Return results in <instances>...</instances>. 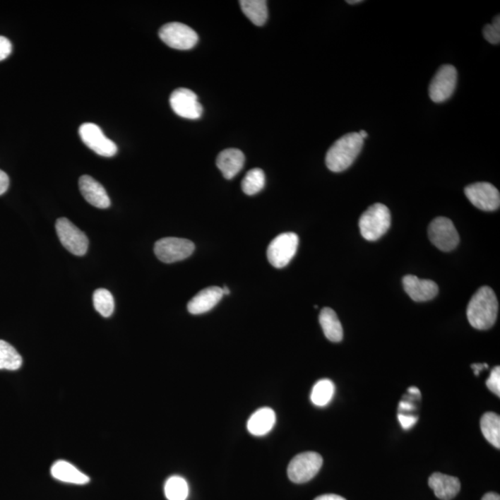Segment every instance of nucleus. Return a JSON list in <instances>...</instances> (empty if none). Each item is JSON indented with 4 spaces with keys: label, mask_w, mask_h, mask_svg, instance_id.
<instances>
[{
    "label": "nucleus",
    "mask_w": 500,
    "mask_h": 500,
    "mask_svg": "<svg viewBox=\"0 0 500 500\" xmlns=\"http://www.w3.org/2000/svg\"><path fill=\"white\" fill-rule=\"evenodd\" d=\"M499 302L489 287H482L473 294L467 306V318L473 328L487 330L498 318Z\"/></svg>",
    "instance_id": "nucleus-1"
},
{
    "label": "nucleus",
    "mask_w": 500,
    "mask_h": 500,
    "mask_svg": "<svg viewBox=\"0 0 500 500\" xmlns=\"http://www.w3.org/2000/svg\"><path fill=\"white\" fill-rule=\"evenodd\" d=\"M363 139L359 133H347L339 138L327 151V168L333 172H341L350 168L361 153Z\"/></svg>",
    "instance_id": "nucleus-2"
},
{
    "label": "nucleus",
    "mask_w": 500,
    "mask_h": 500,
    "mask_svg": "<svg viewBox=\"0 0 500 500\" xmlns=\"http://www.w3.org/2000/svg\"><path fill=\"white\" fill-rule=\"evenodd\" d=\"M391 214L386 205L375 203L369 207L359 218V226L364 239L376 241L388 231Z\"/></svg>",
    "instance_id": "nucleus-3"
},
{
    "label": "nucleus",
    "mask_w": 500,
    "mask_h": 500,
    "mask_svg": "<svg viewBox=\"0 0 500 500\" xmlns=\"http://www.w3.org/2000/svg\"><path fill=\"white\" fill-rule=\"evenodd\" d=\"M323 463V457L316 452L308 451L297 455L288 465V477L293 483H306L319 472Z\"/></svg>",
    "instance_id": "nucleus-4"
},
{
    "label": "nucleus",
    "mask_w": 500,
    "mask_h": 500,
    "mask_svg": "<svg viewBox=\"0 0 500 500\" xmlns=\"http://www.w3.org/2000/svg\"><path fill=\"white\" fill-rule=\"evenodd\" d=\"M195 245L192 241L184 238L166 237L157 241L154 252L157 258L165 263H174L186 260L193 254Z\"/></svg>",
    "instance_id": "nucleus-5"
},
{
    "label": "nucleus",
    "mask_w": 500,
    "mask_h": 500,
    "mask_svg": "<svg viewBox=\"0 0 500 500\" xmlns=\"http://www.w3.org/2000/svg\"><path fill=\"white\" fill-rule=\"evenodd\" d=\"M299 242L297 234H279L268 246L267 257L269 263L278 269L287 266L296 255Z\"/></svg>",
    "instance_id": "nucleus-6"
},
{
    "label": "nucleus",
    "mask_w": 500,
    "mask_h": 500,
    "mask_svg": "<svg viewBox=\"0 0 500 500\" xmlns=\"http://www.w3.org/2000/svg\"><path fill=\"white\" fill-rule=\"evenodd\" d=\"M159 37L167 46L178 50L191 49L198 42V35L194 30L180 23L163 25L160 29Z\"/></svg>",
    "instance_id": "nucleus-7"
},
{
    "label": "nucleus",
    "mask_w": 500,
    "mask_h": 500,
    "mask_svg": "<svg viewBox=\"0 0 500 500\" xmlns=\"http://www.w3.org/2000/svg\"><path fill=\"white\" fill-rule=\"evenodd\" d=\"M428 237L437 249L446 252L456 249L460 242V236L454 223L445 217H439L430 223Z\"/></svg>",
    "instance_id": "nucleus-8"
},
{
    "label": "nucleus",
    "mask_w": 500,
    "mask_h": 500,
    "mask_svg": "<svg viewBox=\"0 0 500 500\" xmlns=\"http://www.w3.org/2000/svg\"><path fill=\"white\" fill-rule=\"evenodd\" d=\"M56 231L59 241L71 254L83 256L88 252L89 241L86 234L66 218H59L56 222Z\"/></svg>",
    "instance_id": "nucleus-9"
},
{
    "label": "nucleus",
    "mask_w": 500,
    "mask_h": 500,
    "mask_svg": "<svg viewBox=\"0 0 500 500\" xmlns=\"http://www.w3.org/2000/svg\"><path fill=\"white\" fill-rule=\"evenodd\" d=\"M456 68L446 64L439 68L429 85V97L436 103H442L453 95L456 88Z\"/></svg>",
    "instance_id": "nucleus-10"
},
{
    "label": "nucleus",
    "mask_w": 500,
    "mask_h": 500,
    "mask_svg": "<svg viewBox=\"0 0 500 500\" xmlns=\"http://www.w3.org/2000/svg\"><path fill=\"white\" fill-rule=\"evenodd\" d=\"M464 192L473 206L479 210L494 211L499 208V191L492 184L486 181L472 184L466 187Z\"/></svg>",
    "instance_id": "nucleus-11"
},
{
    "label": "nucleus",
    "mask_w": 500,
    "mask_h": 500,
    "mask_svg": "<svg viewBox=\"0 0 500 500\" xmlns=\"http://www.w3.org/2000/svg\"><path fill=\"white\" fill-rule=\"evenodd\" d=\"M79 135L83 142L100 156L109 157L117 153V145L104 135L102 130L97 124L92 123L82 124L79 128Z\"/></svg>",
    "instance_id": "nucleus-12"
},
{
    "label": "nucleus",
    "mask_w": 500,
    "mask_h": 500,
    "mask_svg": "<svg viewBox=\"0 0 500 500\" xmlns=\"http://www.w3.org/2000/svg\"><path fill=\"white\" fill-rule=\"evenodd\" d=\"M172 111L181 118L198 120L203 113V107L199 103L194 92L187 88H178L169 97Z\"/></svg>",
    "instance_id": "nucleus-13"
},
{
    "label": "nucleus",
    "mask_w": 500,
    "mask_h": 500,
    "mask_svg": "<svg viewBox=\"0 0 500 500\" xmlns=\"http://www.w3.org/2000/svg\"><path fill=\"white\" fill-rule=\"evenodd\" d=\"M403 287L410 299L416 302L433 299L439 294V285L431 280L419 279L415 275L404 276Z\"/></svg>",
    "instance_id": "nucleus-14"
},
{
    "label": "nucleus",
    "mask_w": 500,
    "mask_h": 500,
    "mask_svg": "<svg viewBox=\"0 0 500 500\" xmlns=\"http://www.w3.org/2000/svg\"><path fill=\"white\" fill-rule=\"evenodd\" d=\"M80 191L92 206L107 208L111 206V199L102 184L89 175H83L79 179Z\"/></svg>",
    "instance_id": "nucleus-15"
},
{
    "label": "nucleus",
    "mask_w": 500,
    "mask_h": 500,
    "mask_svg": "<svg viewBox=\"0 0 500 500\" xmlns=\"http://www.w3.org/2000/svg\"><path fill=\"white\" fill-rule=\"evenodd\" d=\"M223 297L221 287H210L198 292L189 302L187 309L193 315L206 314L215 306Z\"/></svg>",
    "instance_id": "nucleus-16"
},
{
    "label": "nucleus",
    "mask_w": 500,
    "mask_h": 500,
    "mask_svg": "<svg viewBox=\"0 0 500 500\" xmlns=\"http://www.w3.org/2000/svg\"><path fill=\"white\" fill-rule=\"evenodd\" d=\"M428 484L431 489H433L436 498L442 500H451L460 491V482L457 477L441 472L433 473L430 476Z\"/></svg>",
    "instance_id": "nucleus-17"
},
{
    "label": "nucleus",
    "mask_w": 500,
    "mask_h": 500,
    "mask_svg": "<svg viewBox=\"0 0 500 500\" xmlns=\"http://www.w3.org/2000/svg\"><path fill=\"white\" fill-rule=\"evenodd\" d=\"M216 165L225 179H233L245 165V155L237 148H228L218 155Z\"/></svg>",
    "instance_id": "nucleus-18"
},
{
    "label": "nucleus",
    "mask_w": 500,
    "mask_h": 500,
    "mask_svg": "<svg viewBox=\"0 0 500 500\" xmlns=\"http://www.w3.org/2000/svg\"><path fill=\"white\" fill-rule=\"evenodd\" d=\"M275 412L270 407H261L253 413L248 422V430L255 436H263L275 427Z\"/></svg>",
    "instance_id": "nucleus-19"
},
{
    "label": "nucleus",
    "mask_w": 500,
    "mask_h": 500,
    "mask_svg": "<svg viewBox=\"0 0 500 500\" xmlns=\"http://www.w3.org/2000/svg\"><path fill=\"white\" fill-rule=\"evenodd\" d=\"M53 477L64 483L74 484H88L90 479L85 473L80 472L69 463L65 460H58L52 467Z\"/></svg>",
    "instance_id": "nucleus-20"
},
{
    "label": "nucleus",
    "mask_w": 500,
    "mask_h": 500,
    "mask_svg": "<svg viewBox=\"0 0 500 500\" xmlns=\"http://www.w3.org/2000/svg\"><path fill=\"white\" fill-rule=\"evenodd\" d=\"M320 324L324 335L332 342L342 341L343 339V327L339 321L335 311L330 308L321 309L319 316Z\"/></svg>",
    "instance_id": "nucleus-21"
},
{
    "label": "nucleus",
    "mask_w": 500,
    "mask_h": 500,
    "mask_svg": "<svg viewBox=\"0 0 500 500\" xmlns=\"http://www.w3.org/2000/svg\"><path fill=\"white\" fill-rule=\"evenodd\" d=\"M239 3L244 14L255 25L263 26L267 22V1H264V0H241Z\"/></svg>",
    "instance_id": "nucleus-22"
},
{
    "label": "nucleus",
    "mask_w": 500,
    "mask_h": 500,
    "mask_svg": "<svg viewBox=\"0 0 500 500\" xmlns=\"http://www.w3.org/2000/svg\"><path fill=\"white\" fill-rule=\"evenodd\" d=\"M481 430L491 445L500 448V417L496 413L487 412L481 418Z\"/></svg>",
    "instance_id": "nucleus-23"
},
{
    "label": "nucleus",
    "mask_w": 500,
    "mask_h": 500,
    "mask_svg": "<svg viewBox=\"0 0 500 500\" xmlns=\"http://www.w3.org/2000/svg\"><path fill=\"white\" fill-rule=\"evenodd\" d=\"M23 364V359L18 351L7 343L0 340V370L16 371Z\"/></svg>",
    "instance_id": "nucleus-24"
},
{
    "label": "nucleus",
    "mask_w": 500,
    "mask_h": 500,
    "mask_svg": "<svg viewBox=\"0 0 500 500\" xmlns=\"http://www.w3.org/2000/svg\"><path fill=\"white\" fill-rule=\"evenodd\" d=\"M335 395V385L331 380L323 379L315 383L312 388L311 403L318 407H324L330 403Z\"/></svg>",
    "instance_id": "nucleus-25"
},
{
    "label": "nucleus",
    "mask_w": 500,
    "mask_h": 500,
    "mask_svg": "<svg viewBox=\"0 0 500 500\" xmlns=\"http://www.w3.org/2000/svg\"><path fill=\"white\" fill-rule=\"evenodd\" d=\"M265 174L263 169L254 168L246 172L242 181V190L246 195L254 196L260 193L265 186Z\"/></svg>",
    "instance_id": "nucleus-26"
},
{
    "label": "nucleus",
    "mask_w": 500,
    "mask_h": 500,
    "mask_svg": "<svg viewBox=\"0 0 500 500\" xmlns=\"http://www.w3.org/2000/svg\"><path fill=\"white\" fill-rule=\"evenodd\" d=\"M165 491L168 500H186L189 496V484L180 476H172L166 482Z\"/></svg>",
    "instance_id": "nucleus-27"
},
{
    "label": "nucleus",
    "mask_w": 500,
    "mask_h": 500,
    "mask_svg": "<svg viewBox=\"0 0 500 500\" xmlns=\"http://www.w3.org/2000/svg\"><path fill=\"white\" fill-rule=\"evenodd\" d=\"M93 303L96 311L103 317L112 316L114 311V299L111 292L104 288H100L94 292Z\"/></svg>",
    "instance_id": "nucleus-28"
},
{
    "label": "nucleus",
    "mask_w": 500,
    "mask_h": 500,
    "mask_svg": "<svg viewBox=\"0 0 500 500\" xmlns=\"http://www.w3.org/2000/svg\"><path fill=\"white\" fill-rule=\"evenodd\" d=\"M484 38L493 44H499L500 42V18L499 15L494 19L492 25L484 26L483 30Z\"/></svg>",
    "instance_id": "nucleus-29"
},
{
    "label": "nucleus",
    "mask_w": 500,
    "mask_h": 500,
    "mask_svg": "<svg viewBox=\"0 0 500 500\" xmlns=\"http://www.w3.org/2000/svg\"><path fill=\"white\" fill-rule=\"evenodd\" d=\"M487 388L494 394L500 397V368L495 367L491 371L489 378L487 381Z\"/></svg>",
    "instance_id": "nucleus-30"
},
{
    "label": "nucleus",
    "mask_w": 500,
    "mask_h": 500,
    "mask_svg": "<svg viewBox=\"0 0 500 500\" xmlns=\"http://www.w3.org/2000/svg\"><path fill=\"white\" fill-rule=\"evenodd\" d=\"M13 52V44L7 37L0 35V61L7 59Z\"/></svg>",
    "instance_id": "nucleus-31"
},
{
    "label": "nucleus",
    "mask_w": 500,
    "mask_h": 500,
    "mask_svg": "<svg viewBox=\"0 0 500 500\" xmlns=\"http://www.w3.org/2000/svg\"><path fill=\"white\" fill-rule=\"evenodd\" d=\"M398 419H400L401 427H403L405 430L410 429V428H412L417 422V418L415 416L398 415Z\"/></svg>",
    "instance_id": "nucleus-32"
},
{
    "label": "nucleus",
    "mask_w": 500,
    "mask_h": 500,
    "mask_svg": "<svg viewBox=\"0 0 500 500\" xmlns=\"http://www.w3.org/2000/svg\"><path fill=\"white\" fill-rule=\"evenodd\" d=\"M8 186H10V178L6 172L0 169V196L7 191Z\"/></svg>",
    "instance_id": "nucleus-33"
},
{
    "label": "nucleus",
    "mask_w": 500,
    "mask_h": 500,
    "mask_svg": "<svg viewBox=\"0 0 500 500\" xmlns=\"http://www.w3.org/2000/svg\"><path fill=\"white\" fill-rule=\"evenodd\" d=\"M314 500H347L343 496L335 495V494H327V495H321Z\"/></svg>",
    "instance_id": "nucleus-34"
},
{
    "label": "nucleus",
    "mask_w": 500,
    "mask_h": 500,
    "mask_svg": "<svg viewBox=\"0 0 500 500\" xmlns=\"http://www.w3.org/2000/svg\"><path fill=\"white\" fill-rule=\"evenodd\" d=\"M472 368L473 370V373H475V375H478L480 371L484 370V368H488V365L487 363H475V364L472 365Z\"/></svg>",
    "instance_id": "nucleus-35"
},
{
    "label": "nucleus",
    "mask_w": 500,
    "mask_h": 500,
    "mask_svg": "<svg viewBox=\"0 0 500 500\" xmlns=\"http://www.w3.org/2000/svg\"><path fill=\"white\" fill-rule=\"evenodd\" d=\"M482 500H500V496L499 494L491 492L486 494Z\"/></svg>",
    "instance_id": "nucleus-36"
},
{
    "label": "nucleus",
    "mask_w": 500,
    "mask_h": 500,
    "mask_svg": "<svg viewBox=\"0 0 500 500\" xmlns=\"http://www.w3.org/2000/svg\"><path fill=\"white\" fill-rule=\"evenodd\" d=\"M400 409L405 410H410L413 409L412 405L407 403H401L400 404Z\"/></svg>",
    "instance_id": "nucleus-37"
},
{
    "label": "nucleus",
    "mask_w": 500,
    "mask_h": 500,
    "mask_svg": "<svg viewBox=\"0 0 500 500\" xmlns=\"http://www.w3.org/2000/svg\"><path fill=\"white\" fill-rule=\"evenodd\" d=\"M359 135L361 136L363 140L368 138V133L366 132L365 130H362L361 132L359 133Z\"/></svg>",
    "instance_id": "nucleus-38"
},
{
    "label": "nucleus",
    "mask_w": 500,
    "mask_h": 500,
    "mask_svg": "<svg viewBox=\"0 0 500 500\" xmlns=\"http://www.w3.org/2000/svg\"><path fill=\"white\" fill-rule=\"evenodd\" d=\"M409 392L412 393V394H418L419 395V391L418 389L415 388H412L409 389Z\"/></svg>",
    "instance_id": "nucleus-39"
},
{
    "label": "nucleus",
    "mask_w": 500,
    "mask_h": 500,
    "mask_svg": "<svg viewBox=\"0 0 500 500\" xmlns=\"http://www.w3.org/2000/svg\"><path fill=\"white\" fill-rule=\"evenodd\" d=\"M222 292H223V294H230V290H229V288H228L227 287H225H225H223L222 288Z\"/></svg>",
    "instance_id": "nucleus-40"
},
{
    "label": "nucleus",
    "mask_w": 500,
    "mask_h": 500,
    "mask_svg": "<svg viewBox=\"0 0 500 500\" xmlns=\"http://www.w3.org/2000/svg\"><path fill=\"white\" fill-rule=\"evenodd\" d=\"M347 2L348 3V4L353 5V4H358V3H362V0H354V1H351V0H350V1H347Z\"/></svg>",
    "instance_id": "nucleus-41"
}]
</instances>
